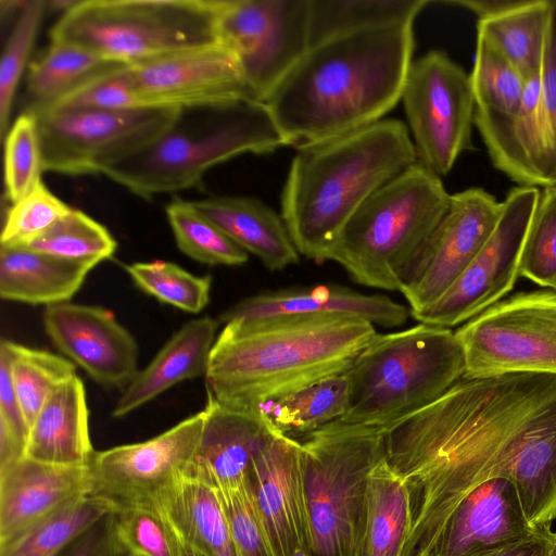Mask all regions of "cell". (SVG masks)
Wrapping results in <instances>:
<instances>
[{
	"label": "cell",
	"instance_id": "obj_1",
	"mask_svg": "<svg viewBox=\"0 0 556 556\" xmlns=\"http://www.w3.org/2000/svg\"><path fill=\"white\" fill-rule=\"evenodd\" d=\"M382 428L386 460L409 491L404 556H430L459 503L492 479L514 484L533 530L556 520V376L463 379Z\"/></svg>",
	"mask_w": 556,
	"mask_h": 556
},
{
	"label": "cell",
	"instance_id": "obj_2",
	"mask_svg": "<svg viewBox=\"0 0 556 556\" xmlns=\"http://www.w3.org/2000/svg\"><path fill=\"white\" fill-rule=\"evenodd\" d=\"M414 51L413 22L332 35L312 45L263 103L287 146L356 131L401 101Z\"/></svg>",
	"mask_w": 556,
	"mask_h": 556
},
{
	"label": "cell",
	"instance_id": "obj_3",
	"mask_svg": "<svg viewBox=\"0 0 556 556\" xmlns=\"http://www.w3.org/2000/svg\"><path fill=\"white\" fill-rule=\"evenodd\" d=\"M377 334L366 319L281 315L225 324L213 345L206 394L260 412L268 403L342 374Z\"/></svg>",
	"mask_w": 556,
	"mask_h": 556
},
{
	"label": "cell",
	"instance_id": "obj_4",
	"mask_svg": "<svg viewBox=\"0 0 556 556\" xmlns=\"http://www.w3.org/2000/svg\"><path fill=\"white\" fill-rule=\"evenodd\" d=\"M416 162L408 127L396 118L296 148L280 215L300 255L327 261L355 212Z\"/></svg>",
	"mask_w": 556,
	"mask_h": 556
},
{
	"label": "cell",
	"instance_id": "obj_5",
	"mask_svg": "<svg viewBox=\"0 0 556 556\" xmlns=\"http://www.w3.org/2000/svg\"><path fill=\"white\" fill-rule=\"evenodd\" d=\"M286 146L258 100L186 108L157 139L104 175L138 197L152 199L198 186L210 168L238 155L266 154Z\"/></svg>",
	"mask_w": 556,
	"mask_h": 556
},
{
	"label": "cell",
	"instance_id": "obj_6",
	"mask_svg": "<svg viewBox=\"0 0 556 556\" xmlns=\"http://www.w3.org/2000/svg\"><path fill=\"white\" fill-rule=\"evenodd\" d=\"M346 424L384 427L440 399L465 374V356L450 328L419 324L377 333L345 371Z\"/></svg>",
	"mask_w": 556,
	"mask_h": 556
},
{
	"label": "cell",
	"instance_id": "obj_7",
	"mask_svg": "<svg viewBox=\"0 0 556 556\" xmlns=\"http://www.w3.org/2000/svg\"><path fill=\"white\" fill-rule=\"evenodd\" d=\"M451 201L441 177L416 162L379 188L339 233L327 261L365 287L399 291Z\"/></svg>",
	"mask_w": 556,
	"mask_h": 556
},
{
	"label": "cell",
	"instance_id": "obj_8",
	"mask_svg": "<svg viewBox=\"0 0 556 556\" xmlns=\"http://www.w3.org/2000/svg\"><path fill=\"white\" fill-rule=\"evenodd\" d=\"M302 473L313 556H362L369 476L382 427L336 420L304 435Z\"/></svg>",
	"mask_w": 556,
	"mask_h": 556
},
{
	"label": "cell",
	"instance_id": "obj_9",
	"mask_svg": "<svg viewBox=\"0 0 556 556\" xmlns=\"http://www.w3.org/2000/svg\"><path fill=\"white\" fill-rule=\"evenodd\" d=\"M217 10L218 0H78L50 39L131 64L218 42Z\"/></svg>",
	"mask_w": 556,
	"mask_h": 556
},
{
	"label": "cell",
	"instance_id": "obj_10",
	"mask_svg": "<svg viewBox=\"0 0 556 556\" xmlns=\"http://www.w3.org/2000/svg\"><path fill=\"white\" fill-rule=\"evenodd\" d=\"M178 108L103 110L60 108L31 113L37 119L43 172L103 174L157 139Z\"/></svg>",
	"mask_w": 556,
	"mask_h": 556
},
{
	"label": "cell",
	"instance_id": "obj_11",
	"mask_svg": "<svg viewBox=\"0 0 556 556\" xmlns=\"http://www.w3.org/2000/svg\"><path fill=\"white\" fill-rule=\"evenodd\" d=\"M465 356L463 379L508 374L556 376V291L518 293L455 331Z\"/></svg>",
	"mask_w": 556,
	"mask_h": 556
},
{
	"label": "cell",
	"instance_id": "obj_12",
	"mask_svg": "<svg viewBox=\"0 0 556 556\" xmlns=\"http://www.w3.org/2000/svg\"><path fill=\"white\" fill-rule=\"evenodd\" d=\"M417 162L441 177L472 148L475 98L470 75L446 53L413 61L402 99Z\"/></svg>",
	"mask_w": 556,
	"mask_h": 556
},
{
	"label": "cell",
	"instance_id": "obj_13",
	"mask_svg": "<svg viewBox=\"0 0 556 556\" xmlns=\"http://www.w3.org/2000/svg\"><path fill=\"white\" fill-rule=\"evenodd\" d=\"M217 40L261 102L308 49V0H218Z\"/></svg>",
	"mask_w": 556,
	"mask_h": 556
},
{
	"label": "cell",
	"instance_id": "obj_14",
	"mask_svg": "<svg viewBox=\"0 0 556 556\" xmlns=\"http://www.w3.org/2000/svg\"><path fill=\"white\" fill-rule=\"evenodd\" d=\"M540 198L538 187L513 188L501 202L491 235L467 268L440 299L410 316L448 328L468 321L509 292L520 275L523 243Z\"/></svg>",
	"mask_w": 556,
	"mask_h": 556
},
{
	"label": "cell",
	"instance_id": "obj_15",
	"mask_svg": "<svg viewBox=\"0 0 556 556\" xmlns=\"http://www.w3.org/2000/svg\"><path fill=\"white\" fill-rule=\"evenodd\" d=\"M501 202L482 188L451 194L448 208L409 263L400 292L410 314L440 299L491 235Z\"/></svg>",
	"mask_w": 556,
	"mask_h": 556
},
{
	"label": "cell",
	"instance_id": "obj_16",
	"mask_svg": "<svg viewBox=\"0 0 556 556\" xmlns=\"http://www.w3.org/2000/svg\"><path fill=\"white\" fill-rule=\"evenodd\" d=\"M204 418L203 409L147 441L96 452L91 494L115 509L150 503L188 468Z\"/></svg>",
	"mask_w": 556,
	"mask_h": 556
},
{
	"label": "cell",
	"instance_id": "obj_17",
	"mask_svg": "<svg viewBox=\"0 0 556 556\" xmlns=\"http://www.w3.org/2000/svg\"><path fill=\"white\" fill-rule=\"evenodd\" d=\"M126 70L134 88L152 108L255 99L236 56L219 42L142 60Z\"/></svg>",
	"mask_w": 556,
	"mask_h": 556
},
{
	"label": "cell",
	"instance_id": "obj_18",
	"mask_svg": "<svg viewBox=\"0 0 556 556\" xmlns=\"http://www.w3.org/2000/svg\"><path fill=\"white\" fill-rule=\"evenodd\" d=\"M245 488L275 556L312 554L301 442L278 434L254 459Z\"/></svg>",
	"mask_w": 556,
	"mask_h": 556
},
{
	"label": "cell",
	"instance_id": "obj_19",
	"mask_svg": "<svg viewBox=\"0 0 556 556\" xmlns=\"http://www.w3.org/2000/svg\"><path fill=\"white\" fill-rule=\"evenodd\" d=\"M45 331L71 362L98 383L126 388L139 371L138 344L114 314L71 302L47 306Z\"/></svg>",
	"mask_w": 556,
	"mask_h": 556
},
{
	"label": "cell",
	"instance_id": "obj_20",
	"mask_svg": "<svg viewBox=\"0 0 556 556\" xmlns=\"http://www.w3.org/2000/svg\"><path fill=\"white\" fill-rule=\"evenodd\" d=\"M475 98V125L494 167L515 182H523L531 168L517 137V115L525 79L486 40L477 36L470 74Z\"/></svg>",
	"mask_w": 556,
	"mask_h": 556
},
{
	"label": "cell",
	"instance_id": "obj_21",
	"mask_svg": "<svg viewBox=\"0 0 556 556\" xmlns=\"http://www.w3.org/2000/svg\"><path fill=\"white\" fill-rule=\"evenodd\" d=\"M204 413L200 441L186 470L213 489L244 483L256 456L280 432L262 412L236 409L210 394Z\"/></svg>",
	"mask_w": 556,
	"mask_h": 556
},
{
	"label": "cell",
	"instance_id": "obj_22",
	"mask_svg": "<svg viewBox=\"0 0 556 556\" xmlns=\"http://www.w3.org/2000/svg\"><path fill=\"white\" fill-rule=\"evenodd\" d=\"M91 491L90 464L55 465L24 457L1 469L0 546Z\"/></svg>",
	"mask_w": 556,
	"mask_h": 556
},
{
	"label": "cell",
	"instance_id": "obj_23",
	"mask_svg": "<svg viewBox=\"0 0 556 556\" xmlns=\"http://www.w3.org/2000/svg\"><path fill=\"white\" fill-rule=\"evenodd\" d=\"M281 315H343L368 320L374 326L404 325L410 309L384 294H364L338 285L296 287L245 298L219 316V323Z\"/></svg>",
	"mask_w": 556,
	"mask_h": 556
},
{
	"label": "cell",
	"instance_id": "obj_24",
	"mask_svg": "<svg viewBox=\"0 0 556 556\" xmlns=\"http://www.w3.org/2000/svg\"><path fill=\"white\" fill-rule=\"evenodd\" d=\"M534 531L518 493L507 479H492L472 490L457 506L430 556H468Z\"/></svg>",
	"mask_w": 556,
	"mask_h": 556
},
{
	"label": "cell",
	"instance_id": "obj_25",
	"mask_svg": "<svg viewBox=\"0 0 556 556\" xmlns=\"http://www.w3.org/2000/svg\"><path fill=\"white\" fill-rule=\"evenodd\" d=\"M218 324L203 316L182 325L124 388L112 416L125 417L175 384L205 377Z\"/></svg>",
	"mask_w": 556,
	"mask_h": 556
},
{
	"label": "cell",
	"instance_id": "obj_26",
	"mask_svg": "<svg viewBox=\"0 0 556 556\" xmlns=\"http://www.w3.org/2000/svg\"><path fill=\"white\" fill-rule=\"evenodd\" d=\"M204 217L269 270H281L300 261L281 215L252 197L215 195L190 201Z\"/></svg>",
	"mask_w": 556,
	"mask_h": 556
},
{
	"label": "cell",
	"instance_id": "obj_27",
	"mask_svg": "<svg viewBox=\"0 0 556 556\" xmlns=\"http://www.w3.org/2000/svg\"><path fill=\"white\" fill-rule=\"evenodd\" d=\"M149 504L202 556H239L216 491L187 470Z\"/></svg>",
	"mask_w": 556,
	"mask_h": 556
},
{
	"label": "cell",
	"instance_id": "obj_28",
	"mask_svg": "<svg viewBox=\"0 0 556 556\" xmlns=\"http://www.w3.org/2000/svg\"><path fill=\"white\" fill-rule=\"evenodd\" d=\"M94 454L86 390L75 375L51 393L34 419L26 457L55 465H88Z\"/></svg>",
	"mask_w": 556,
	"mask_h": 556
},
{
	"label": "cell",
	"instance_id": "obj_29",
	"mask_svg": "<svg viewBox=\"0 0 556 556\" xmlns=\"http://www.w3.org/2000/svg\"><path fill=\"white\" fill-rule=\"evenodd\" d=\"M94 266L28 248L0 247V295L3 300L46 307L65 303Z\"/></svg>",
	"mask_w": 556,
	"mask_h": 556
},
{
	"label": "cell",
	"instance_id": "obj_30",
	"mask_svg": "<svg viewBox=\"0 0 556 556\" xmlns=\"http://www.w3.org/2000/svg\"><path fill=\"white\" fill-rule=\"evenodd\" d=\"M410 530L409 491L383 457L368 480L362 556H404Z\"/></svg>",
	"mask_w": 556,
	"mask_h": 556
},
{
	"label": "cell",
	"instance_id": "obj_31",
	"mask_svg": "<svg viewBox=\"0 0 556 556\" xmlns=\"http://www.w3.org/2000/svg\"><path fill=\"white\" fill-rule=\"evenodd\" d=\"M123 63L104 59L81 47L51 41L28 66L24 112L45 110L87 81Z\"/></svg>",
	"mask_w": 556,
	"mask_h": 556
},
{
	"label": "cell",
	"instance_id": "obj_32",
	"mask_svg": "<svg viewBox=\"0 0 556 556\" xmlns=\"http://www.w3.org/2000/svg\"><path fill=\"white\" fill-rule=\"evenodd\" d=\"M549 22V0H521L478 20L477 36L495 48L527 80L540 74Z\"/></svg>",
	"mask_w": 556,
	"mask_h": 556
},
{
	"label": "cell",
	"instance_id": "obj_33",
	"mask_svg": "<svg viewBox=\"0 0 556 556\" xmlns=\"http://www.w3.org/2000/svg\"><path fill=\"white\" fill-rule=\"evenodd\" d=\"M348 404L349 379L344 371L268 403L260 412L280 433L295 439L340 420Z\"/></svg>",
	"mask_w": 556,
	"mask_h": 556
},
{
	"label": "cell",
	"instance_id": "obj_34",
	"mask_svg": "<svg viewBox=\"0 0 556 556\" xmlns=\"http://www.w3.org/2000/svg\"><path fill=\"white\" fill-rule=\"evenodd\" d=\"M429 3L428 0H308L309 47L332 35L356 28L414 23Z\"/></svg>",
	"mask_w": 556,
	"mask_h": 556
},
{
	"label": "cell",
	"instance_id": "obj_35",
	"mask_svg": "<svg viewBox=\"0 0 556 556\" xmlns=\"http://www.w3.org/2000/svg\"><path fill=\"white\" fill-rule=\"evenodd\" d=\"M113 510L116 509L104 498L92 494L81 495L20 538L0 546V556H56L67 544Z\"/></svg>",
	"mask_w": 556,
	"mask_h": 556
},
{
	"label": "cell",
	"instance_id": "obj_36",
	"mask_svg": "<svg viewBox=\"0 0 556 556\" xmlns=\"http://www.w3.org/2000/svg\"><path fill=\"white\" fill-rule=\"evenodd\" d=\"M3 342L10 354L16 395L26 424L30 428L51 393L76 375V365L48 351L31 349L4 339Z\"/></svg>",
	"mask_w": 556,
	"mask_h": 556
},
{
	"label": "cell",
	"instance_id": "obj_37",
	"mask_svg": "<svg viewBox=\"0 0 556 556\" xmlns=\"http://www.w3.org/2000/svg\"><path fill=\"white\" fill-rule=\"evenodd\" d=\"M165 211L178 249L190 258L211 266H238L249 260V253L200 214L190 201L176 199Z\"/></svg>",
	"mask_w": 556,
	"mask_h": 556
},
{
	"label": "cell",
	"instance_id": "obj_38",
	"mask_svg": "<svg viewBox=\"0 0 556 556\" xmlns=\"http://www.w3.org/2000/svg\"><path fill=\"white\" fill-rule=\"evenodd\" d=\"M116 247L115 239L103 225L84 212L72 208L43 235L24 248L98 265L112 257Z\"/></svg>",
	"mask_w": 556,
	"mask_h": 556
},
{
	"label": "cell",
	"instance_id": "obj_39",
	"mask_svg": "<svg viewBox=\"0 0 556 556\" xmlns=\"http://www.w3.org/2000/svg\"><path fill=\"white\" fill-rule=\"evenodd\" d=\"M135 285L159 301L198 314L210 302L212 277L195 276L167 261L137 262L125 266Z\"/></svg>",
	"mask_w": 556,
	"mask_h": 556
},
{
	"label": "cell",
	"instance_id": "obj_40",
	"mask_svg": "<svg viewBox=\"0 0 556 556\" xmlns=\"http://www.w3.org/2000/svg\"><path fill=\"white\" fill-rule=\"evenodd\" d=\"M47 1H26L17 15L0 61V138L10 129V115L15 92L26 68L37 37Z\"/></svg>",
	"mask_w": 556,
	"mask_h": 556
},
{
	"label": "cell",
	"instance_id": "obj_41",
	"mask_svg": "<svg viewBox=\"0 0 556 556\" xmlns=\"http://www.w3.org/2000/svg\"><path fill=\"white\" fill-rule=\"evenodd\" d=\"M2 142L5 197L13 204L35 187L43 172L35 115L23 112L10 127Z\"/></svg>",
	"mask_w": 556,
	"mask_h": 556
},
{
	"label": "cell",
	"instance_id": "obj_42",
	"mask_svg": "<svg viewBox=\"0 0 556 556\" xmlns=\"http://www.w3.org/2000/svg\"><path fill=\"white\" fill-rule=\"evenodd\" d=\"M71 210L40 179L25 197L8 208L1 232V247H27Z\"/></svg>",
	"mask_w": 556,
	"mask_h": 556
},
{
	"label": "cell",
	"instance_id": "obj_43",
	"mask_svg": "<svg viewBox=\"0 0 556 556\" xmlns=\"http://www.w3.org/2000/svg\"><path fill=\"white\" fill-rule=\"evenodd\" d=\"M520 275L542 287L556 281V185L546 187L528 228Z\"/></svg>",
	"mask_w": 556,
	"mask_h": 556
},
{
	"label": "cell",
	"instance_id": "obj_44",
	"mask_svg": "<svg viewBox=\"0 0 556 556\" xmlns=\"http://www.w3.org/2000/svg\"><path fill=\"white\" fill-rule=\"evenodd\" d=\"M117 538L128 556H179L176 540L149 503L115 510Z\"/></svg>",
	"mask_w": 556,
	"mask_h": 556
},
{
	"label": "cell",
	"instance_id": "obj_45",
	"mask_svg": "<svg viewBox=\"0 0 556 556\" xmlns=\"http://www.w3.org/2000/svg\"><path fill=\"white\" fill-rule=\"evenodd\" d=\"M127 65L128 64H124L115 67L87 81L45 110L60 108H91L103 110H137L152 108L134 88L127 74Z\"/></svg>",
	"mask_w": 556,
	"mask_h": 556
},
{
	"label": "cell",
	"instance_id": "obj_46",
	"mask_svg": "<svg viewBox=\"0 0 556 556\" xmlns=\"http://www.w3.org/2000/svg\"><path fill=\"white\" fill-rule=\"evenodd\" d=\"M214 490L225 510L239 556H275L245 482L238 486Z\"/></svg>",
	"mask_w": 556,
	"mask_h": 556
},
{
	"label": "cell",
	"instance_id": "obj_47",
	"mask_svg": "<svg viewBox=\"0 0 556 556\" xmlns=\"http://www.w3.org/2000/svg\"><path fill=\"white\" fill-rule=\"evenodd\" d=\"M517 137L522 152L538 178L546 187L547 150L540 105V74L525 81L520 109L517 115Z\"/></svg>",
	"mask_w": 556,
	"mask_h": 556
},
{
	"label": "cell",
	"instance_id": "obj_48",
	"mask_svg": "<svg viewBox=\"0 0 556 556\" xmlns=\"http://www.w3.org/2000/svg\"><path fill=\"white\" fill-rule=\"evenodd\" d=\"M540 105L547 150L546 187H551L556 185V0H549V22L540 68Z\"/></svg>",
	"mask_w": 556,
	"mask_h": 556
},
{
	"label": "cell",
	"instance_id": "obj_49",
	"mask_svg": "<svg viewBox=\"0 0 556 556\" xmlns=\"http://www.w3.org/2000/svg\"><path fill=\"white\" fill-rule=\"evenodd\" d=\"M56 556H128L117 538L115 510L78 535Z\"/></svg>",
	"mask_w": 556,
	"mask_h": 556
},
{
	"label": "cell",
	"instance_id": "obj_50",
	"mask_svg": "<svg viewBox=\"0 0 556 556\" xmlns=\"http://www.w3.org/2000/svg\"><path fill=\"white\" fill-rule=\"evenodd\" d=\"M0 417L5 419L24 439H28L29 428L16 395L10 354L3 340L0 344Z\"/></svg>",
	"mask_w": 556,
	"mask_h": 556
},
{
	"label": "cell",
	"instance_id": "obj_51",
	"mask_svg": "<svg viewBox=\"0 0 556 556\" xmlns=\"http://www.w3.org/2000/svg\"><path fill=\"white\" fill-rule=\"evenodd\" d=\"M549 530L534 531L523 538L468 556H545L546 535Z\"/></svg>",
	"mask_w": 556,
	"mask_h": 556
},
{
	"label": "cell",
	"instance_id": "obj_52",
	"mask_svg": "<svg viewBox=\"0 0 556 556\" xmlns=\"http://www.w3.org/2000/svg\"><path fill=\"white\" fill-rule=\"evenodd\" d=\"M27 440L0 417V470L26 457Z\"/></svg>",
	"mask_w": 556,
	"mask_h": 556
},
{
	"label": "cell",
	"instance_id": "obj_53",
	"mask_svg": "<svg viewBox=\"0 0 556 556\" xmlns=\"http://www.w3.org/2000/svg\"><path fill=\"white\" fill-rule=\"evenodd\" d=\"M446 4L464 7L480 18L497 15L518 5L521 0H450Z\"/></svg>",
	"mask_w": 556,
	"mask_h": 556
},
{
	"label": "cell",
	"instance_id": "obj_54",
	"mask_svg": "<svg viewBox=\"0 0 556 556\" xmlns=\"http://www.w3.org/2000/svg\"><path fill=\"white\" fill-rule=\"evenodd\" d=\"M172 533L176 540L179 556H202L201 554L195 552L191 546L186 544L181 539H179L173 531Z\"/></svg>",
	"mask_w": 556,
	"mask_h": 556
},
{
	"label": "cell",
	"instance_id": "obj_55",
	"mask_svg": "<svg viewBox=\"0 0 556 556\" xmlns=\"http://www.w3.org/2000/svg\"><path fill=\"white\" fill-rule=\"evenodd\" d=\"M545 556H556V532L549 530L546 535Z\"/></svg>",
	"mask_w": 556,
	"mask_h": 556
},
{
	"label": "cell",
	"instance_id": "obj_56",
	"mask_svg": "<svg viewBox=\"0 0 556 556\" xmlns=\"http://www.w3.org/2000/svg\"><path fill=\"white\" fill-rule=\"evenodd\" d=\"M292 556H313V555L304 549H298L294 552V554Z\"/></svg>",
	"mask_w": 556,
	"mask_h": 556
},
{
	"label": "cell",
	"instance_id": "obj_57",
	"mask_svg": "<svg viewBox=\"0 0 556 556\" xmlns=\"http://www.w3.org/2000/svg\"><path fill=\"white\" fill-rule=\"evenodd\" d=\"M552 288L556 291V281L554 282Z\"/></svg>",
	"mask_w": 556,
	"mask_h": 556
}]
</instances>
